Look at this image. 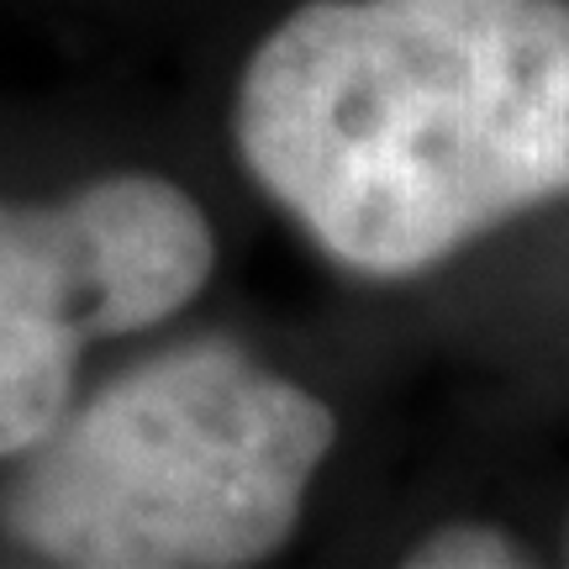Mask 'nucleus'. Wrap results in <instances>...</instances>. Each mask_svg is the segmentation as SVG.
Instances as JSON below:
<instances>
[{
	"label": "nucleus",
	"instance_id": "obj_3",
	"mask_svg": "<svg viewBox=\"0 0 569 569\" xmlns=\"http://www.w3.org/2000/svg\"><path fill=\"white\" fill-rule=\"evenodd\" d=\"M217 269L201 201L163 174H106L63 201H0V459L42 443L90 343L169 322Z\"/></svg>",
	"mask_w": 569,
	"mask_h": 569
},
{
	"label": "nucleus",
	"instance_id": "obj_4",
	"mask_svg": "<svg viewBox=\"0 0 569 569\" xmlns=\"http://www.w3.org/2000/svg\"><path fill=\"white\" fill-rule=\"evenodd\" d=\"M407 565L411 569H517L528 565V549L511 532L490 528V522H448V528L411 543Z\"/></svg>",
	"mask_w": 569,
	"mask_h": 569
},
{
	"label": "nucleus",
	"instance_id": "obj_2",
	"mask_svg": "<svg viewBox=\"0 0 569 569\" xmlns=\"http://www.w3.org/2000/svg\"><path fill=\"white\" fill-rule=\"evenodd\" d=\"M338 417L227 338L163 348L21 453L0 532L69 569H243L290 543Z\"/></svg>",
	"mask_w": 569,
	"mask_h": 569
},
{
	"label": "nucleus",
	"instance_id": "obj_1",
	"mask_svg": "<svg viewBox=\"0 0 569 569\" xmlns=\"http://www.w3.org/2000/svg\"><path fill=\"white\" fill-rule=\"evenodd\" d=\"M232 142L338 269L411 280L569 196V0H306L243 63Z\"/></svg>",
	"mask_w": 569,
	"mask_h": 569
}]
</instances>
